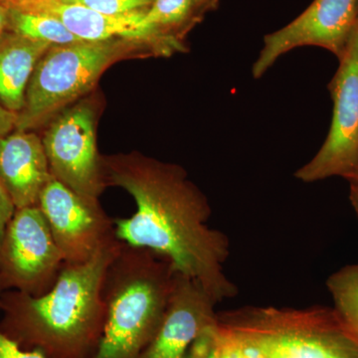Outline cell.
Instances as JSON below:
<instances>
[{
    "label": "cell",
    "mask_w": 358,
    "mask_h": 358,
    "mask_svg": "<svg viewBox=\"0 0 358 358\" xmlns=\"http://www.w3.org/2000/svg\"><path fill=\"white\" fill-rule=\"evenodd\" d=\"M103 169L106 183L124 188L136 204L131 217L115 219L117 240L164 257L218 303L236 296L237 287L224 272L229 238L208 225V199L181 167L131 155L107 159Z\"/></svg>",
    "instance_id": "obj_1"
},
{
    "label": "cell",
    "mask_w": 358,
    "mask_h": 358,
    "mask_svg": "<svg viewBox=\"0 0 358 358\" xmlns=\"http://www.w3.org/2000/svg\"><path fill=\"white\" fill-rule=\"evenodd\" d=\"M117 238L87 262L65 264L42 296L2 292L0 329L23 350L46 358H92L106 320V273L122 246Z\"/></svg>",
    "instance_id": "obj_2"
},
{
    "label": "cell",
    "mask_w": 358,
    "mask_h": 358,
    "mask_svg": "<svg viewBox=\"0 0 358 358\" xmlns=\"http://www.w3.org/2000/svg\"><path fill=\"white\" fill-rule=\"evenodd\" d=\"M176 271L164 257L122 244L103 282L106 320L92 358H141L159 331Z\"/></svg>",
    "instance_id": "obj_3"
},
{
    "label": "cell",
    "mask_w": 358,
    "mask_h": 358,
    "mask_svg": "<svg viewBox=\"0 0 358 358\" xmlns=\"http://www.w3.org/2000/svg\"><path fill=\"white\" fill-rule=\"evenodd\" d=\"M218 322L265 358H358V338L334 308L247 307Z\"/></svg>",
    "instance_id": "obj_4"
},
{
    "label": "cell",
    "mask_w": 358,
    "mask_h": 358,
    "mask_svg": "<svg viewBox=\"0 0 358 358\" xmlns=\"http://www.w3.org/2000/svg\"><path fill=\"white\" fill-rule=\"evenodd\" d=\"M126 40L51 46L40 58L17 114L15 129L29 131L93 88L103 71L128 48Z\"/></svg>",
    "instance_id": "obj_5"
},
{
    "label": "cell",
    "mask_w": 358,
    "mask_h": 358,
    "mask_svg": "<svg viewBox=\"0 0 358 358\" xmlns=\"http://www.w3.org/2000/svg\"><path fill=\"white\" fill-rule=\"evenodd\" d=\"M65 265L43 212L16 209L0 244V286L38 296L50 291Z\"/></svg>",
    "instance_id": "obj_6"
},
{
    "label": "cell",
    "mask_w": 358,
    "mask_h": 358,
    "mask_svg": "<svg viewBox=\"0 0 358 358\" xmlns=\"http://www.w3.org/2000/svg\"><path fill=\"white\" fill-rule=\"evenodd\" d=\"M329 90L334 110L324 145L294 178L310 183L352 176L358 159V20L341 57Z\"/></svg>",
    "instance_id": "obj_7"
},
{
    "label": "cell",
    "mask_w": 358,
    "mask_h": 358,
    "mask_svg": "<svg viewBox=\"0 0 358 358\" xmlns=\"http://www.w3.org/2000/svg\"><path fill=\"white\" fill-rule=\"evenodd\" d=\"M42 143L52 176L81 196L98 199L107 183L96 152L91 106L78 103L59 115Z\"/></svg>",
    "instance_id": "obj_8"
},
{
    "label": "cell",
    "mask_w": 358,
    "mask_h": 358,
    "mask_svg": "<svg viewBox=\"0 0 358 358\" xmlns=\"http://www.w3.org/2000/svg\"><path fill=\"white\" fill-rule=\"evenodd\" d=\"M38 206L65 264L87 262L115 238V220L98 199L81 196L53 176L40 194Z\"/></svg>",
    "instance_id": "obj_9"
},
{
    "label": "cell",
    "mask_w": 358,
    "mask_h": 358,
    "mask_svg": "<svg viewBox=\"0 0 358 358\" xmlns=\"http://www.w3.org/2000/svg\"><path fill=\"white\" fill-rule=\"evenodd\" d=\"M357 20L358 0H313L296 20L266 35L252 68L253 77L264 76L278 59L299 47H320L338 59Z\"/></svg>",
    "instance_id": "obj_10"
},
{
    "label": "cell",
    "mask_w": 358,
    "mask_h": 358,
    "mask_svg": "<svg viewBox=\"0 0 358 358\" xmlns=\"http://www.w3.org/2000/svg\"><path fill=\"white\" fill-rule=\"evenodd\" d=\"M7 7L48 14L57 18L75 36L85 42L122 39L155 44L162 54L180 46L145 21V11L108 15L80 4L44 0H20Z\"/></svg>",
    "instance_id": "obj_11"
},
{
    "label": "cell",
    "mask_w": 358,
    "mask_h": 358,
    "mask_svg": "<svg viewBox=\"0 0 358 358\" xmlns=\"http://www.w3.org/2000/svg\"><path fill=\"white\" fill-rule=\"evenodd\" d=\"M217 303L201 284L176 272L164 319L141 358H185L195 339L217 322Z\"/></svg>",
    "instance_id": "obj_12"
},
{
    "label": "cell",
    "mask_w": 358,
    "mask_h": 358,
    "mask_svg": "<svg viewBox=\"0 0 358 358\" xmlns=\"http://www.w3.org/2000/svg\"><path fill=\"white\" fill-rule=\"evenodd\" d=\"M52 174L38 136L18 131L0 138V180L16 209L37 206Z\"/></svg>",
    "instance_id": "obj_13"
},
{
    "label": "cell",
    "mask_w": 358,
    "mask_h": 358,
    "mask_svg": "<svg viewBox=\"0 0 358 358\" xmlns=\"http://www.w3.org/2000/svg\"><path fill=\"white\" fill-rule=\"evenodd\" d=\"M52 45L9 31L0 40V103L18 113L35 67Z\"/></svg>",
    "instance_id": "obj_14"
},
{
    "label": "cell",
    "mask_w": 358,
    "mask_h": 358,
    "mask_svg": "<svg viewBox=\"0 0 358 358\" xmlns=\"http://www.w3.org/2000/svg\"><path fill=\"white\" fill-rule=\"evenodd\" d=\"M8 9V31L25 38L45 42L52 46L85 42L75 36L60 20L53 16L10 7Z\"/></svg>",
    "instance_id": "obj_15"
},
{
    "label": "cell",
    "mask_w": 358,
    "mask_h": 358,
    "mask_svg": "<svg viewBox=\"0 0 358 358\" xmlns=\"http://www.w3.org/2000/svg\"><path fill=\"white\" fill-rule=\"evenodd\" d=\"M327 287L334 310L358 338V264L345 266L329 275Z\"/></svg>",
    "instance_id": "obj_16"
},
{
    "label": "cell",
    "mask_w": 358,
    "mask_h": 358,
    "mask_svg": "<svg viewBox=\"0 0 358 358\" xmlns=\"http://www.w3.org/2000/svg\"><path fill=\"white\" fill-rule=\"evenodd\" d=\"M196 3L199 0H154L145 10V21L162 32L164 28L185 22Z\"/></svg>",
    "instance_id": "obj_17"
},
{
    "label": "cell",
    "mask_w": 358,
    "mask_h": 358,
    "mask_svg": "<svg viewBox=\"0 0 358 358\" xmlns=\"http://www.w3.org/2000/svg\"><path fill=\"white\" fill-rule=\"evenodd\" d=\"M185 358H231L225 333L217 322L207 327L190 346Z\"/></svg>",
    "instance_id": "obj_18"
},
{
    "label": "cell",
    "mask_w": 358,
    "mask_h": 358,
    "mask_svg": "<svg viewBox=\"0 0 358 358\" xmlns=\"http://www.w3.org/2000/svg\"><path fill=\"white\" fill-rule=\"evenodd\" d=\"M64 3L80 4L98 13L117 15L140 11L150 6L154 0H58Z\"/></svg>",
    "instance_id": "obj_19"
},
{
    "label": "cell",
    "mask_w": 358,
    "mask_h": 358,
    "mask_svg": "<svg viewBox=\"0 0 358 358\" xmlns=\"http://www.w3.org/2000/svg\"><path fill=\"white\" fill-rule=\"evenodd\" d=\"M0 286V296L2 294ZM0 358H46L41 353L23 350L13 339L0 329Z\"/></svg>",
    "instance_id": "obj_20"
},
{
    "label": "cell",
    "mask_w": 358,
    "mask_h": 358,
    "mask_svg": "<svg viewBox=\"0 0 358 358\" xmlns=\"http://www.w3.org/2000/svg\"><path fill=\"white\" fill-rule=\"evenodd\" d=\"M220 327H222L224 333H225L231 358H265L253 346L245 343L244 341L238 338L221 324Z\"/></svg>",
    "instance_id": "obj_21"
},
{
    "label": "cell",
    "mask_w": 358,
    "mask_h": 358,
    "mask_svg": "<svg viewBox=\"0 0 358 358\" xmlns=\"http://www.w3.org/2000/svg\"><path fill=\"white\" fill-rule=\"evenodd\" d=\"M15 211V205H14L10 195L7 192L6 188L4 187L3 183L0 180V244L6 234L7 225L13 219Z\"/></svg>",
    "instance_id": "obj_22"
},
{
    "label": "cell",
    "mask_w": 358,
    "mask_h": 358,
    "mask_svg": "<svg viewBox=\"0 0 358 358\" xmlns=\"http://www.w3.org/2000/svg\"><path fill=\"white\" fill-rule=\"evenodd\" d=\"M16 121H17V114L7 110L0 103V138L7 136L13 129H15Z\"/></svg>",
    "instance_id": "obj_23"
},
{
    "label": "cell",
    "mask_w": 358,
    "mask_h": 358,
    "mask_svg": "<svg viewBox=\"0 0 358 358\" xmlns=\"http://www.w3.org/2000/svg\"><path fill=\"white\" fill-rule=\"evenodd\" d=\"M8 7L0 3V40L6 35L7 26H8Z\"/></svg>",
    "instance_id": "obj_24"
},
{
    "label": "cell",
    "mask_w": 358,
    "mask_h": 358,
    "mask_svg": "<svg viewBox=\"0 0 358 358\" xmlns=\"http://www.w3.org/2000/svg\"><path fill=\"white\" fill-rule=\"evenodd\" d=\"M350 199L352 202L353 209L358 217V182L352 181L350 182Z\"/></svg>",
    "instance_id": "obj_25"
},
{
    "label": "cell",
    "mask_w": 358,
    "mask_h": 358,
    "mask_svg": "<svg viewBox=\"0 0 358 358\" xmlns=\"http://www.w3.org/2000/svg\"><path fill=\"white\" fill-rule=\"evenodd\" d=\"M348 182H352V181H357L358 182V159L357 166H355V171L352 174L350 178L348 179Z\"/></svg>",
    "instance_id": "obj_26"
},
{
    "label": "cell",
    "mask_w": 358,
    "mask_h": 358,
    "mask_svg": "<svg viewBox=\"0 0 358 358\" xmlns=\"http://www.w3.org/2000/svg\"><path fill=\"white\" fill-rule=\"evenodd\" d=\"M20 1V0H4V6H9V4L14 3V2Z\"/></svg>",
    "instance_id": "obj_27"
},
{
    "label": "cell",
    "mask_w": 358,
    "mask_h": 358,
    "mask_svg": "<svg viewBox=\"0 0 358 358\" xmlns=\"http://www.w3.org/2000/svg\"><path fill=\"white\" fill-rule=\"evenodd\" d=\"M209 0H199V3L200 4H204V3H207V2H208Z\"/></svg>",
    "instance_id": "obj_28"
},
{
    "label": "cell",
    "mask_w": 358,
    "mask_h": 358,
    "mask_svg": "<svg viewBox=\"0 0 358 358\" xmlns=\"http://www.w3.org/2000/svg\"><path fill=\"white\" fill-rule=\"evenodd\" d=\"M44 1H55V0H44ZM13 4V3H11Z\"/></svg>",
    "instance_id": "obj_29"
},
{
    "label": "cell",
    "mask_w": 358,
    "mask_h": 358,
    "mask_svg": "<svg viewBox=\"0 0 358 358\" xmlns=\"http://www.w3.org/2000/svg\"><path fill=\"white\" fill-rule=\"evenodd\" d=\"M4 0H0V3H3Z\"/></svg>",
    "instance_id": "obj_30"
}]
</instances>
